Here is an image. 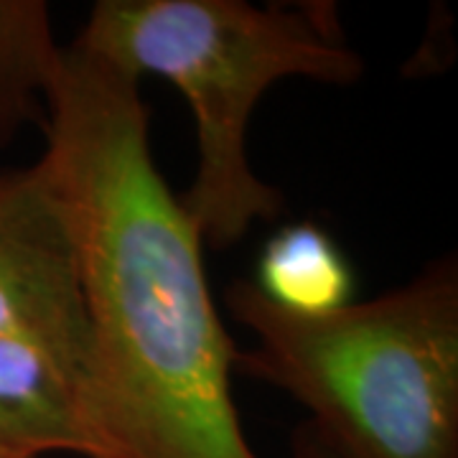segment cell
Returning a JSON list of instances; mask_svg holds the SVG:
<instances>
[{
	"mask_svg": "<svg viewBox=\"0 0 458 458\" xmlns=\"http://www.w3.org/2000/svg\"><path fill=\"white\" fill-rule=\"evenodd\" d=\"M47 153L82 255L99 420L114 458H260L232 400L201 234L158 174L140 80L72 44Z\"/></svg>",
	"mask_w": 458,
	"mask_h": 458,
	"instance_id": "obj_1",
	"label": "cell"
},
{
	"mask_svg": "<svg viewBox=\"0 0 458 458\" xmlns=\"http://www.w3.org/2000/svg\"><path fill=\"white\" fill-rule=\"evenodd\" d=\"M74 44L135 80L164 77L189 102L199 164L181 204L212 250L237 245L283 207V194L247 158V128L262 95L291 77L352 84L364 74L327 5L99 0Z\"/></svg>",
	"mask_w": 458,
	"mask_h": 458,
	"instance_id": "obj_2",
	"label": "cell"
},
{
	"mask_svg": "<svg viewBox=\"0 0 458 458\" xmlns=\"http://www.w3.org/2000/svg\"><path fill=\"white\" fill-rule=\"evenodd\" d=\"M229 313L252 331L234 369L295 397L339 458H458V267L321 316L273 306L237 280Z\"/></svg>",
	"mask_w": 458,
	"mask_h": 458,
	"instance_id": "obj_3",
	"label": "cell"
},
{
	"mask_svg": "<svg viewBox=\"0 0 458 458\" xmlns=\"http://www.w3.org/2000/svg\"><path fill=\"white\" fill-rule=\"evenodd\" d=\"M0 339L36 346L69 369L92 394L99 420L82 255L69 204L44 158L0 168Z\"/></svg>",
	"mask_w": 458,
	"mask_h": 458,
	"instance_id": "obj_4",
	"label": "cell"
},
{
	"mask_svg": "<svg viewBox=\"0 0 458 458\" xmlns=\"http://www.w3.org/2000/svg\"><path fill=\"white\" fill-rule=\"evenodd\" d=\"M0 445L26 458H114L82 382L47 352L13 339H0Z\"/></svg>",
	"mask_w": 458,
	"mask_h": 458,
	"instance_id": "obj_5",
	"label": "cell"
},
{
	"mask_svg": "<svg viewBox=\"0 0 458 458\" xmlns=\"http://www.w3.org/2000/svg\"><path fill=\"white\" fill-rule=\"evenodd\" d=\"M252 285L273 306L298 316H321L352 303L354 270L327 229L295 222L262 247Z\"/></svg>",
	"mask_w": 458,
	"mask_h": 458,
	"instance_id": "obj_6",
	"label": "cell"
},
{
	"mask_svg": "<svg viewBox=\"0 0 458 458\" xmlns=\"http://www.w3.org/2000/svg\"><path fill=\"white\" fill-rule=\"evenodd\" d=\"M64 49L51 31L41 0H0V148L26 128H47L49 92Z\"/></svg>",
	"mask_w": 458,
	"mask_h": 458,
	"instance_id": "obj_7",
	"label": "cell"
},
{
	"mask_svg": "<svg viewBox=\"0 0 458 458\" xmlns=\"http://www.w3.org/2000/svg\"><path fill=\"white\" fill-rule=\"evenodd\" d=\"M293 454L295 458H339L331 448H328L327 443L316 436V430H313L309 423L295 430Z\"/></svg>",
	"mask_w": 458,
	"mask_h": 458,
	"instance_id": "obj_8",
	"label": "cell"
},
{
	"mask_svg": "<svg viewBox=\"0 0 458 458\" xmlns=\"http://www.w3.org/2000/svg\"><path fill=\"white\" fill-rule=\"evenodd\" d=\"M0 458H26V456H18V454H13V451H8V448H3V445H0Z\"/></svg>",
	"mask_w": 458,
	"mask_h": 458,
	"instance_id": "obj_9",
	"label": "cell"
}]
</instances>
